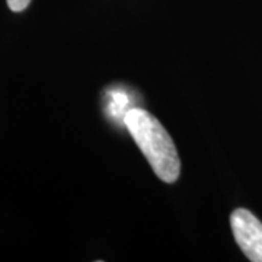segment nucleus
Listing matches in <instances>:
<instances>
[{"label": "nucleus", "instance_id": "nucleus-2", "mask_svg": "<svg viewBox=\"0 0 262 262\" xmlns=\"http://www.w3.org/2000/svg\"><path fill=\"white\" fill-rule=\"evenodd\" d=\"M230 226L246 258L252 262H262V223L258 217L246 208H236L230 215Z\"/></svg>", "mask_w": 262, "mask_h": 262}, {"label": "nucleus", "instance_id": "nucleus-3", "mask_svg": "<svg viewBox=\"0 0 262 262\" xmlns=\"http://www.w3.org/2000/svg\"><path fill=\"white\" fill-rule=\"evenodd\" d=\"M12 12H24L29 6L31 0H6Z\"/></svg>", "mask_w": 262, "mask_h": 262}, {"label": "nucleus", "instance_id": "nucleus-1", "mask_svg": "<svg viewBox=\"0 0 262 262\" xmlns=\"http://www.w3.org/2000/svg\"><path fill=\"white\" fill-rule=\"evenodd\" d=\"M124 124L158 178L166 184L177 182L181 173L178 150L159 120L146 110L133 108L125 114Z\"/></svg>", "mask_w": 262, "mask_h": 262}]
</instances>
